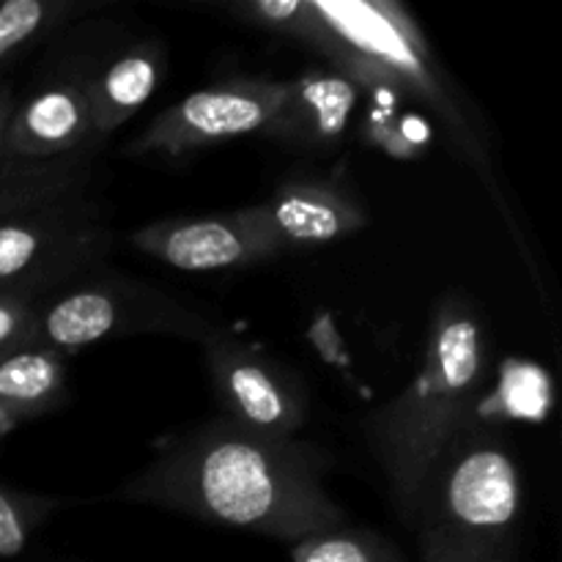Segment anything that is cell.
<instances>
[{
    "mask_svg": "<svg viewBox=\"0 0 562 562\" xmlns=\"http://www.w3.org/2000/svg\"><path fill=\"white\" fill-rule=\"evenodd\" d=\"M322 467V456L307 445L258 437L223 417L165 442L119 494L296 543L346 525L344 508L324 486Z\"/></svg>",
    "mask_w": 562,
    "mask_h": 562,
    "instance_id": "1",
    "label": "cell"
},
{
    "mask_svg": "<svg viewBox=\"0 0 562 562\" xmlns=\"http://www.w3.org/2000/svg\"><path fill=\"white\" fill-rule=\"evenodd\" d=\"M483 366L486 346L477 313L459 300L442 302L420 373L368 423V442L387 481L390 503L406 527L434 467L472 426Z\"/></svg>",
    "mask_w": 562,
    "mask_h": 562,
    "instance_id": "2",
    "label": "cell"
},
{
    "mask_svg": "<svg viewBox=\"0 0 562 562\" xmlns=\"http://www.w3.org/2000/svg\"><path fill=\"white\" fill-rule=\"evenodd\" d=\"M521 514V475L497 437L470 426L456 437L423 486L412 530L420 560L508 554Z\"/></svg>",
    "mask_w": 562,
    "mask_h": 562,
    "instance_id": "3",
    "label": "cell"
},
{
    "mask_svg": "<svg viewBox=\"0 0 562 562\" xmlns=\"http://www.w3.org/2000/svg\"><path fill=\"white\" fill-rule=\"evenodd\" d=\"M329 31V66L349 71L362 88L406 91L459 121L456 102L434 66L420 27L393 0H313Z\"/></svg>",
    "mask_w": 562,
    "mask_h": 562,
    "instance_id": "4",
    "label": "cell"
},
{
    "mask_svg": "<svg viewBox=\"0 0 562 562\" xmlns=\"http://www.w3.org/2000/svg\"><path fill=\"white\" fill-rule=\"evenodd\" d=\"M108 220L86 192L0 220V294L42 300L75 283L110 250Z\"/></svg>",
    "mask_w": 562,
    "mask_h": 562,
    "instance_id": "5",
    "label": "cell"
},
{
    "mask_svg": "<svg viewBox=\"0 0 562 562\" xmlns=\"http://www.w3.org/2000/svg\"><path fill=\"white\" fill-rule=\"evenodd\" d=\"M137 333H176L203 344L212 329L170 296L121 280L71 283L36 300V340L64 357Z\"/></svg>",
    "mask_w": 562,
    "mask_h": 562,
    "instance_id": "6",
    "label": "cell"
},
{
    "mask_svg": "<svg viewBox=\"0 0 562 562\" xmlns=\"http://www.w3.org/2000/svg\"><path fill=\"white\" fill-rule=\"evenodd\" d=\"M285 99V80L236 77L190 93L173 108L162 110L135 140L130 154L184 157L195 148L231 137L252 135L272 124Z\"/></svg>",
    "mask_w": 562,
    "mask_h": 562,
    "instance_id": "7",
    "label": "cell"
},
{
    "mask_svg": "<svg viewBox=\"0 0 562 562\" xmlns=\"http://www.w3.org/2000/svg\"><path fill=\"white\" fill-rule=\"evenodd\" d=\"M132 245L181 272L239 269L280 256V247L263 228L258 206L206 217L157 220L137 228Z\"/></svg>",
    "mask_w": 562,
    "mask_h": 562,
    "instance_id": "8",
    "label": "cell"
},
{
    "mask_svg": "<svg viewBox=\"0 0 562 562\" xmlns=\"http://www.w3.org/2000/svg\"><path fill=\"white\" fill-rule=\"evenodd\" d=\"M206 360L231 423L269 439H294L305 423V401L285 373L239 340L212 333Z\"/></svg>",
    "mask_w": 562,
    "mask_h": 562,
    "instance_id": "9",
    "label": "cell"
},
{
    "mask_svg": "<svg viewBox=\"0 0 562 562\" xmlns=\"http://www.w3.org/2000/svg\"><path fill=\"white\" fill-rule=\"evenodd\" d=\"M258 214L280 252L333 245L368 225L366 206L333 179L283 181Z\"/></svg>",
    "mask_w": 562,
    "mask_h": 562,
    "instance_id": "10",
    "label": "cell"
},
{
    "mask_svg": "<svg viewBox=\"0 0 562 562\" xmlns=\"http://www.w3.org/2000/svg\"><path fill=\"white\" fill-rule=\"evenodd\" d=\"M91 102L82 82H53L14 108L9 124V157L27 162L97 151Z\"/></svg>",
    "mask_w": 562,
    "mask_h": 562,
    "instance_id": "11",
    "label": "cell"
},
{
    "mask_svg": "<svg viewBox=\"0 0 562 562\" xmlns=\"http://www.w3.org/2000/svg\"><path fill=\"white\" fill-rule=\"evenodd\" d=\"M360 91V80L338 66H322L285 80L283 108L263 135L305 151H333L349 130Z\"/></svg>",
    "mask_w": 562,
    "mask_h": 562,
    "instance_id": "12",
    "label": "cell"
},
{
    "mask_svg": "<svg viewBox=\"0 0 562 562\" xmlns=\"http://www.w3.org/2000/svg\"><path fill=\"white\" fill-rule=\"evenodd\" d=\"M159 75H162V47L143 42L115 55L99 75L82 82L91 102L97 135H110L124 121H130L157 91Z\"/></svg>",
    "mask_w": 562,
    "mask_h": 562,
    "instance_id": "13",
    "label": "cell"
},
{
    "mask_svg": "<svg viewBox=\"0 0 562 562\" xmlns=\"http://www.w3.org/2000/svg\"><path fill=\"white\" fill-rule=\"evenodd\" d=\"M66 395V360L31 340L0 355V417L27 420L58 406Z\"/></svg>",
    "mask_w": 562,
    "mask_h": 562,
    "instance_id": "14",
    "label": "cell"
},
{
    "mask_svg": "<svg viewBox=\"0 0 562 562\" xmlns=\"http://www.w3.org/2000/svg\"><path fill=\"white\" fill-rule=\"evenodd\" d=\"M93 154L97 151L49 159V162L0 159V220L86 192L93 173Z\"/></svg>",
    "mask_w": 562,
    "mask_h": 562,
    "instance_id": "15",
    "label": "cell"
},
{
    "mask_svg": "<svg viewBox=\"0 0 562 562\" xmlns=\"http://www.w3.org/2000/svg\"><path fill=\"white\" fill-rule=\"evenodd\" d=\"M291 562H406L379 532L338 525L291 543Z\"/></svg>",
    "mask_w": 562,
    "mask_h": 562,
    "instance_id": "16",
    "label": "cell"
},
{
    "mask_svg": "<svg viewBox=\"0 0 562 562\" xmlns=\"http://www.w3.org/2000/svg\"><path fill=\"white\" fill-rule=\"evenodd\" d=\"M234 14H239L250 25L296 38L329 55V31L316 14L313 0H247V3L234 5Z\"/></svg>",
    "mask_w": 562,
    "mask_h": 562,
    "instance_id": "17",
    "label": "cell"
},
{
    "mask_svg": "<svg viewBox=\"0 0 562 562\" xmlns=\"http://www.w3.org/2000/svg\"><path fill=\"white\" fill-rule=\"evenodd\" d=\"M66 9V0H0V69H5L33 38L58 25Z\"/></svg>",
    "mask_w": 562,
    "mask_h": 562,
    "instance_id": "18",
    "label": "cell"
},
{
    "mask_svg": "<svg viewBox=\"0 0 562 562\" xmlns=\"http://www.w3.org/2000/svg\"><path fill=\"white\" fill-rule=\"evenodd\" d=\"M42 505L44 503H36V499L0 483V558L9 560L25 552L33 530L42 519L38 516Z\"/></svg>",
    "mask_w": 562,
    "mask_h": 562,
    "instance_id": "19",
    "label": "cell"
},
{
    "mask_svg": "<svg viewBox=\"0 0 562 562\" xmlns=\"http://www.w3.org/2000/svg\"><path fill=\"white\" fill-rule=\"evenodd\" d=\"M36 340V302L0 294V355Z\"/></svg>",
    "mask_w": 562,
    "mask_h": 562,
    "instance_id": "20",
    "label": "cell"
},
{
    "mask_svg": "<svg viewBox=\"0 0 562 562\" xmlns=\"http://www.w3.org/2000/svg\"><path fill=\"white\" fill-rule=\"evenodd\" d=\"M14 97L0 86V159L9 157V124H11V115H14Z\"/></svg>",
    "mask_w": 562,
    "mask_h": 562,
    "instance_id": "21",
    "label": "cell"
},
{
    "mask_svg": "<svg viewBox=\"0 0 562 562\" xmlns=\"http://www.w3.org/2000/svg\"><path fill=\"white\" fill-rule=\"evenodd\" d=\"M420 562H510L508 554H499V558H467V560H420Z\"/></svg>",
    "mask_w": 562,
    "mask_h": 562,
    "instance_id": "22",
    "label": "cell"
}]
</instances>
